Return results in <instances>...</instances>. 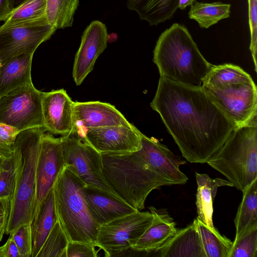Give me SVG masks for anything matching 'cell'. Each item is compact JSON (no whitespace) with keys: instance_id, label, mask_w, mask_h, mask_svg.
Here are the masks:
<instances>
[{"instance_id":"8","label":"cell","mask_w":257,"mask_h":257,"mask_svg":"<svg viewBox=\"0 0 257 257\" xmlns=\"http://www.w3.org/2000/svg\"><path fill=\"white\" fill-rule=\"evenodd\" d=\"M202 88L234 127L257 118V90L252 79L216 86L202 85Z\"/></svg>"},{"instance_id":"6","label":"cell","mask_w":257,"mask_h":257,"mask_svg":"<svg viewBox=\"0 0 257 257\" xmlns=\"http://www.w3.org/2000/svg\"><path fill=\"white\" fill-rule=\"evenodd\" d=\"M207 163L243 191L257 179V121L235 127Z\"/></svg>"},{"instance_id":"12","label":"cell","mask_w":257,"mask_h":257,"mask_svg":"<svg viewBox=\"0 0 257 257\" xmlns=\"http://www.w3.org/2000/svg\"><path fill=\"white\" fill-rule=\"evenodd\" d=\"M59 138L44 133L41 139L36 170V190L32 222L65 166Z\"/></svg>"},{"instance_id":"29","label":"cell","mask_w":257,"mask_h":257,"mask_svg":"<svg viewBox=\"0 0 257 257\" xmlns=\"http://www.w3.org/2000/svg\"><path fill=\"white\" fill-rule=\"evenodd\" d=\"M45 19L46 0H27L11 12L3 25Z\"/></svg>"},{"instance_id":"37","label":"cell","mask_w":257,"mask_h":257,"mask_svg":"<svg viewBox=\"0 0 257 257\" xmlns=\"http://www.w3.org/2000/svg\"><path fill=\"white\" fill-rule=\"evenodd\" d=\"M10 201L0 198V241L6 233L10 209Z\"/></svg>"},{"instance_id":"26","label":"cell","mask_w":257,"mask_h":257,"mask_svg":"<svg viewBox=\"0 0 257 257\" xmlns=\"http://www.w3.org/2000/svg\"><path fill=\"white\" fill-rule=\"evenodd\" d=\"M197 229L207 257H229L233 242L196 218Z\"/></svg>"},{"instance_id":"41","label":"cell","mask_w":257,"mask_h":257,"mask_svg":"<svg viewBox=\"0 0 257 257\" xmlns=\"http://www.w3.org/2000/svg\"><path fill=\"white\" fill-rule=\"evenodd\" d=\"M27 0H10L9 7L11 11Z\"/></svg>"},{"instance_id":"9","label":"cell","mask_w":257,"mask_h":257,"mask_svg":"<svg viewBox=\"0 0 257 257\" xmlns=\"http://www.w3.org/2000/svg\"><path fill=\"white\" fill-rule=\"evenodd\" d=\"M151 212L137 211L101 225L95 246L105 256H117L132 248L152 222Z\"/></svg>"},{"instance_id":"25","label":"cell","mask_w":257,"mask_h":257,"mask_svg":"<svg viewBox=\"0 0 257 257\" xmlns=\"http://www.w3.org/2000/svg\"><path fill=\"white\" fill-rule=\"evenodd\" d=\"M190 6L189 18L196 21L202 28L207 29L219 21L230 17V4L220 2L199 3L195 0Z\"/></svg>"},{"instance_id":"1","label":"cell","mask_w":257,"mask_h":257,"mask_svg":"<svg viewBox=\"0 0 257 257\" xmlns=\"http://www.w3.org/2000/svg\"><path fill=\"white\" fill-rule=\"evenodd\" d=\"M150 105L190 163H207L235 127L202 87L162 77Z\"/></svg>"},{"instance_id":"30","label":"cell","mask_w":257,"mask_h":257,"mask_svg":"<svg viewBox=\"0 0 257 257\" xmlns=\"http://www.w3.org/2000/svg\"><path fill=\"white\" fill-rule=\"evenodd\" d=\"M69 242L66 233L57 220L37 257H66Z\"/></svg>"},{"instance_id":"33","label":"cell","mask_w":257,"mask_h":257,"mask_svg":"<svg viewBox=\"0 0 257 257\" xmlns=\"http://www.w3.org/2000/svg\"><path fill=\"white\" fill-rule=\"evenodd\" d=\"M10 234L12 236L18 247L20 257H32V236L31 224H22Z\"/></svg>"},{"instance_id":"31","label":"cell","mask_w":257,"mask_h":257,"mask_svg":"<svg viewBox=\"0 0 257 257\" xmlns=\"http://www.w3.org/2000/svg\"><path fill=\"white\" fill-rule=\"evenodd\" d=\"M257 256V226L233 241L229 257Z\"/></svg>"},{"instance_id":"15","label":"cell","mask_w":257,"mask_h":257,"mask_svg":"<svg viewBox=\"0 0 257 257\" xmlns=\"http://www.w3.org/2000/svg\"><path fill=\"white\" fill-rule=\"evenodd\" d=\"M44 128L51 134L67 135L74 129V102L64 89L42 92Z\"/></svg>"},{"instance_id":"35","label":"cell","mask_w":257,"mask_h":257,"mask_svg":"<svg viewBox=\"0 0 257 257\" xmlns=\"http://www.w3.org/2000/svg\"><path fill=\"white\" fill-rule=\"evenodd\" d=\"M98 252L92 244L69 241L66 250V257H97Z\"/></svg>"},{"instance_id":"22","label":"cell","mask_w":257,"mask_h":257,"mask_svg":"<svg viewBox=\"0 0 257 257\" xmlns=\"http://www.w3.org/2000/svg\"><path fill=\"white\" fill-rule=\"evenodd\" d=\"M179 0H127L126 7L137 13L141 20L151 26L171 19L178 8Z\"/></svg>"},{"instance_id":"16","label":"cell","mask_w":257,"mask_h":257,"mask_svg":"<svg viewBox=\"0 0 257 257\" xmlns=\"http://www.w3.org/2000/svg\"><path fill=\"white\" fill-rule=\"evenodd\" d=\"M74 130L130 125L123 115L110 103L99 101L74 102Z\"/></svg>"},{"instance_id":"7","label":"cell","mask_w":257,"mask_h":257,"mask_svg":"<svg viewBox=\"0 0 257 257\" xmlns=\"http://www.w3.org/2000/svg\"><path fill=\"white\" fill-rule=\"evenodd\" d=\"M60 139L65 164L71 166L87 187L124 202L113 190L103 176L101 154L74 129Z\"/></svg>"},{"instance_id":"19","label":"cell","mask_w":257,"mask_h":257,"mask_svg":"<svg viewBox=\"0 0 257 257\" xmlns=\"http://www.w3.org/2000/svg\"><path fill=\"white\" fill-rule=\"evenodd\" d=\"M159 251L162 257H207L196 219L186 227L177 229L175 235Z\"/></svg>"},{"instance_id":"10","label":"cell","mask_w":257,"mask_h":257,"mask_svg":"<svg viewBox=\"0 0 257 257\" xmlns=\"http://www.w3.org/2000/svg\"><path fill=\"white\" fill-rule=\"evenodd\" d=\"M42 93L32 84L0 96V123L19 132L34 127L44 128Z\"/></svg>"},{"instance_id":"20","label":"cell","mask_w":257,"mask_h":257,"mask_svg":"<svg viewBox=\"0 0 257 257\" xmlns=\"http://www.w3.org/2000/svg\"><path fill=\"white\" fill-rule=\"evenodd\" d=\"M33 55L21 54L0 64V96L32 84L31 69Z\"/></svg>"},{"instance_id":"40","label":"cell","mask_w":257,"mask_h":257,"mask_svg":"<svg viewBox=\"0 0 257 257\" xmlns=\"http://www.w3.org/2000/svg\"><path fill=\"white\" fill-rule=\"evenodd\" d=\"M195 0H179L178 8L184 10L187 7L192 5Z\"/></svg>"},{"instance_id":"3","label":"cell","mask_w":257,"mask_h":257,"mask_svg":"<svg viewBox=\"0 0 257 257\" xmlns=\"http://www.w3.org/2000/svg\"><path fill=\"white\" fill-rule=\"evenodd\" d=\"M153 62L160 77L195 87H202L212 66L203 56L186 27L178 23L173 24L160 36Z\"/></svg>"},{"instance_id":"28","label":"cell","mask_w":257,"mask_h":257,"mask_svg":"<svg viewBox=\"0 0 257 257\" xmlns=\"http://www.w3.org/2000/svg\"><path fill=\"white\" fill-rule=\"evenodd\" d=\"M250 75L238 66L232 64L212 65L202 85L216 86L225 83L249 81Z\"/></svg>"},{"instance_id":"17","label":"cell","mask_w":257,"mask_h":257,"mask_svg":"<svg viewBox=\"0 0 257 257\" xmlns=\"http://www.w3.org/2000/svg\"><path fill=\"white\" fill-rule=\"evenodd\" d=\"M153 219L152 223L132 248L138 252L159 251L177 231L173 219L165 210L149 207Z\"/></svg>"},{"instance_id":"5","label":"cell","mask_w":257,"mask_h":257,"mask_svg":"<svg viewBox=\"0 0 257 257\" xmlns=\"http://www.w3.org/2000/svg\"><path fill=\"white\" fill-rule=\"evenodd\" d=\"M86 186L72 167L65 165L53 187L55 210L69 241L95 246L100 225L92 216L85 201Z\"/></svg>"},{"instance_id":"27","label":"cell","mask_w":257,"mask_h":257,"mask_svg":"<svg viewBox=\"0 0 257 257\" xmlns=\"http://www.w3.org/2000/svg\"><path fill=\"white\" fill-rule=\"evenodd\" d=\"M79 0H46V16L56 29L71 27Z\"/></svg>"},{"instance_id":"24","label":"cell","mask_w":257,"mask_h":257,"mask_svg":"<svg viewBox=\"0 0 257 257\" xmlns=\"http://www.w3.org/2000/svg\"><path fill=\"white\" fill-rule=\"evenodd\" d=\"M242 192V199L234 220L236 230L234 240L257 226V179Z\"/></svg>"},{"instance_id":"39","label":"cell","mask_w":257,"mask_h":257,"mask_svg":"<svg viewBox=\"0 0 257 257\" xmlns=\"http://www.w3.org/2000/svg\"><path fill=\"white\" fill-rule=\"evenodd\" d=\"M10 0H0V22L5 21L10 13Z\"/></svg>"},{"instance_id":"4","label":"cell","mask_w":257,"mask_h":257,"mask_svg":"<svg viewBox=\"0 0 257 257\" xmlns=\"http://www.w3.org/2000/svg\"><path fill=\"white\" fill-rule=\"evenodd\" d=\"M42 127L20 132L15 143L13 156L15 164V184L6 233L19 226L32 224L36 190V170Z\"/></svg>"},{"instance_id":"13","label":"cell","mask_w":257,"mask_h":257,"mask_svg":"<svg viewBox=\"0 0 257 257\" xmlns=\"http://www.w3.org/2000/svg\"><path fill=\"white\" fill-rule=\"evenodd\" d=\"M77 132L101 154H125L141 148V132L132 123Z\"/></svg>"},{"instance_id":"38","label":"cell","mask_w":257,"mask_h":257,"mask_svg":"<svg viewBox=\"0 0 257 257\" xmlns=\"http://www.w3.org/2000/svg\"><path fill=\"white\" fill-rule=\"evenodd\" d=\"M0 257H20L18 247L10 234L6 243L0 246Z\"/></svg>"},{"instance_id":"43","label":"cell","mask_w":257,"mask_h":257,"mask_svg":"<svg viewBox=\"0 0 257 257\" xmlns=\"http://www.w3.org/2000/svg\"><path fill=\"white\" fill-rule=\"evenodd\" d=\"M6 159H2L0 158V169L1 168V167L3 164V162Z\"/></svg>"},{"instance_id":"11","label":"cell","mask_w":257,"mask_h":257,"mask_svg":"<svg viewBox=\"0 0 257 257\" xmlns=\"http://www.w3.org/2000/svg\"><path fill=\"white\" fill-rule=\"evenodd\" d=\"M57 29L46 19L0 26V64L21 54H34Z\"/></svg>"},{"instance_id":"18","label":"cell","mask_w":257,"mask_h":257,"mask_svg":"<svg viewBox=\"0 0 257 257\" xmlns=\"http://www.w3.org/2000/svg\"><path fill=\"white\" fill-rule=\"evenodd\" d=\"M84 195L92 216L100 225L139 211L124 202L87 186L84 188Z\"/></svg>"},{"instance_id":"21","label":"cell","mask_w":257,"mask_h":257,"mask_svg":"<svg viewBox=\"0 0 257 257\" xmlns=\"http://www.w3.org/2000/svg\"><path fill=\"white\" fill-rule=\"evenodd\" d=\"M195 176L197 184L196 195L197 218L208 226L214 228L212 219L213 203L218 188L233 186L228 180L218 178L213 179L206 174L196 172Z\"/></svg>"},{"instance_id":"14","label":"cell","mask_w":257,"mask_h":257,"mask_svg":"<svg viewBox=\"0 0 257 257\" xmlns=\"http://www.w3.org/2000/svg\"><path fill=\"white\" fill-rule=\"evenodd\" d=\"M108 40L106 27L101 21H93L84 30L73 68L76 85H80L92 71L96 59L106 48Z\"/></svg>"},{"instance_id":"42","label":"cell","mask_w":257,"mask_h":257,"mask_svg":"<svg viewBox=\"0 0 257 257\" xmlns=\"http://www.w3.org/2000/svg\"><path fill=\"white\" fill-rule=\"evenodd\" d=\"M13 152L8 151L3 148L0 146V158L2 159H7L12 156Z\"/></svg>"},{"instance_id":"2","label":"cell","mask_w":257,"mask_h":257,"mask_svg":"<svg viewBox=\"0 0 257 257\" xmlns=\"http://www.w3.org/2000/svg\"><path fill=\"white\" fill-rule=\"evenodd\" d=\"M141 148L135 152L102 154L103 174L124 202L141 211L149 194L162 186L183 185L188 178L180 169L186 163L168 148L140 133Z\"/></svg>"},{"instance_id":"36","label":"cell","mask_w":257,"mask_h":257,"mask_svg":"<svg viewBox=\"0 0 257 257\" xmlns=\"http://www.w3.org/2000/svg\"><path fill=\"white\" fill-rule=\"evenodd\" d=\"M20 132L13 126L0 123V146L8 151L13 152L16 138Z\"/></svg>"},{"instance_id":"23","label":"cell","mask_w":257,"mask_h":257,"mask_svg":"<svg viewBox=\"0 0 257 257\" xmlns=\"http://www.w3.org/2000/svg\"><path fill=\"white\" fill-rule=\"evenodd\" d=\"M57 220L52 188L42 204L36 219L31 224L32 257H37L43 243Z\"/></svg>"},{"instance_id":"32","label":"cell","mask_w":257,"mask_h":257,"mask_svg":"<svg viewBox=\"0 0 257 257\" xmlns=\"http://www.w3.org/2000/svg\"><path fill=\"white\" fill-rule=\"evenodd\" d=\"M15 184V164L13 154L5 159L0 169V198L11 201Z\"/></svg>"},{"instance_id":"34","label":"cell","mask_w":257,"mask_h":257,"mask_svg":"<svg viewBox=\"0 0 257 257\" xmlns=\"http://www.w3.org/2000/svg\"><path fill=\"white\" fill-rule=\"evenodd\" d=\"M248 23L250 32L249 49L254 65V70L256 72L257 0H248Z\"/></svg>"}]
</instances>
